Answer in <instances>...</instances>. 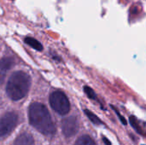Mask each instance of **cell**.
<instances>
[{
  "label": "cell",
  "mask_w": 146,
  "mask_h": 145,
  "mask_svg": "<svg viewBox=\"0 0 146 145\" xmlns=\"http://www.w3.org/2000/svg\"><path fill=\"white\" fill-rule=\"evenodd\" d=\"M28 117L30 124L40 133L46 137H52L56 132L55 125L46 107L39 103H33L29 106Z\"/></svg>",
  "instance_id": "6da1fadb"
},
{
  "label": "cell",
  "mask_w": 146,
  "mask_h": 145,
  "mask_svg": "<svg viewBox=\"0 0 146 145\" xmlns=\"http://www.w3.org/2000/svg\"><path fill=\"white\" fill-rule=\"evenodd\" d=\"M30 85V76L25 72L18 71L10 76L7 84L6 91L10 99L18 101L27 95Z\"/></svg>",
  "instance_id": "7a4b0ae2"
},
{
  "label": "cell",
  "mask_w": 146,
  "mask_h": 145,
  "mask_svg": "<svg viewBox=\"0 0 146 145\" xmlns=\"http://www.w3.org/2000/svg\"><path fill=\"white\" fill-rule=\"evenodd\" d=\"M51 108L58 114L63 115L69 112L70 104L66 95L62 91H55L50 97Z\"/></svg>",
  "instance_id": "3957f363"
},
{
  "label": "cell",
  "mask_w": 146,
  "mask_h": 145,
  "mask_svg": "<svg viewBox=\"0 0 146 145\" xmlns=\"http://www.w3.org/2000/svg\"><path fill=\"white\" fill-rule=\"evenodd\" d=\"M18 122L17 115L14 112L6 113L0 118V139L7 137L16 126Z\"/></svg>",
  "instance_id": "277c9868"
},
{
  "label": "cell",
  "mask_w": 146,
  "mask_h": 145,
  "mask_svg": "<svg viewBox=\"0 0 146 145\" xmlns=\"http://www.w3.org/2000/svg\"><path fill=\"white\" fill-rule=\"evenodd\" d=\"M78 129H79V124L75 117L71 116L62 121V133L67 138H70L75 135L76 132H78Z\"/></svg>",
  "instance_id": "5b68a950"
},
{
  "label": "cell",
  "mask_w": 146,
  "mask_h": 145,
  "mask_svg": "<svg viewBox=\"0 0 146 145\" xmlns=\"http://www.w3.org/2000/svg\"><path fill=\"white\" fill-rule=\"evenodd\" d=\"M15 61L11 57H3L0 60V84L5 79L8 71L14 66Z\"/></svg>",
  "instance_id": "8992f818"
},
{
  "label": "cell",
  "mask_w": 146,
  "mask_h": 145,
  "mask_svg": "<svg viewBox=\"0 0 146 145\" xmlns=\"http://www.w3.org/2000/svg\"><path fill=\"white\" fill-rule=\"evenodd\" d=\"M13 145H34V141L32 135L28 133H21L15 140Z\"/></svg>",
  "instance_id": "52a82bcc"
},
{
  "label": "cell",
  "mask_w": 146,
  "mask_h": 145,
  "mask_svg": "<svg viewBox=\"0 0 146 145\" xmlns=\"http://www.w3.org/2000/svg\"><path fill=\"white\" fill-rule=\"evenodd\" d=\"M25 42H26V44H27L28 45H30L31 47H33V49H35L37 50H42V49H43L42 44L38 40H36L33 38H26Z\"/></svg>",
  "instance_id": "ba28073f"
},
{
  "label": "cell",
  "mask_w": 146,
  "mask_h": 145,
  "mask_svg": "<svg viewBox=\"0 0 146 145\" xmlns=\"http://www.w3.org/2000/svg\"><path fill=\"white\" fill-rule=\"evenodd\" d=\"M74 145H96V144L89 136H82L78 138Z\"/></svg>",
  "instance_id": "9c48e42d"
},
{
  "label": "cell",
  "mask_w": 146,
  "mask_h": 145,
  "mask_svg": "<svg viewBox=\"0 0 146 145\" xmlns=\"http://www.w3.org/2000/svg\"><path fill=\"white\" fill-rule=\"evenodd\" d=\"M85 113L86 114V115L88 116V118L91 120V121L92 122V123H94L95 125H102L103 123H102V121H101V120L98 117V116H96L93 113H92L91 111H89V110H85Z\"/></svg>",
  "instance_id": "30bf717a"
},
{
  "label": "cell",
  "mask_w": 146,
  "mask_h": 145,
  "mask_svg": "<svg viewBox=\"0 0 146 145\" xmlns=\"http://www.w3.org/2000/svg\"><path fill=\"white\" fill-rule=\"evenodd\" d=\"M130 122H131V125L133 126V127L139 133H140V134H143V133H144V132L142 131V129H141V127H140V126H139V122H138V121H137V119H136L135 117L131 116V117H130Z\"/></svg>",
  "instance_id": "8fae6325"
},
{
  "label": "cell",
  "mask_w": 146,
  "mask_h": 145,
  "mask_svg": "<svg viewBox=\"0 0 146 145\" xmlns=\"http://www.w3.org/2000/svg\"><path fill=\"white\" fill-rule=\"evenodd\" d=\"M84 91L86 93V95H87L91 99H92V100H96V99H97V97H96L95 92H94V91H93V90H92V89H91L90 87H88V86H85V87H84Z\"/></svg>",
  "instance_id": "7c38bea8"
},
{
  "label": "cell",
  "mask_w": 146,
  "mask_h": 145,
  "mask_svg": "<svg viewBox=\"0 0 146 145\" xmlns=\"http://www.w3.org/2000/svg\"><path fill=\"white\" fill-rule=\"evenodd\" d=\"M104 143H106V144H107V145H110V142H108V141H109L108 139H106V138H104Z\"/></svg>",
  "instance_id": "4fadbf2b"
}]
</instances>
